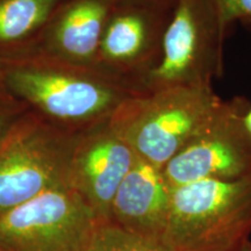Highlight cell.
<instances>
[{
	"label": "cell",
	"instance_id": "obj_15",
	"mask_svg": "<svg viewBox=\"0 0 251 251\" xmlns=\"http://www.w3.org/2000/svg\"><path fill=\"white\" fill-rule=\"evenodd\" d=\"M113 5L114 1H121L125 2V5L130 4H156V5H165V6H172L175 5V0H109Z\"/></svg>",
	"mask_w": 251,
	"mask_h": 251
},
{
	"label": "cell",
	"instance_id": "obj_5",
	"mask_svg": "<svg viewBox=\"0 0 251 251\" xmlns=\"http://www.w3.org/2000/svg\"><path fill=\"white\" fill-rule=\"evenodd\" d=\"M246 98L225 100L211 122L162 169L170 187L199 180L251 177V133Z\"/></svg>",
	"mask_w": 251,
	"mask_h": 251
},
{
	"label": "cell",
	"instance_id": "obj_10",
	"mask_svg": "<svg viewBox=\"0 0 251 251\" xmlns=\"http://www.w3.org/2000/svg\"><path fill=\"white\" fill-rule=\"evenodd\" d=\"M170 201L171 187L161 169L136 156L113 200L109 221L131 233L163 241Z\"/></svg>",
	"mask_w": 251,
	"mask_h": 251
},
{
	"label": "cell",
	"instance_id": "obj_8",
	"mask_svg": "<svg viewBox=\"0 0 251 251\" xmlns=\"http://www.w3.org/2000/svg\"><path fill=\"white\" fill-rule=\"evenodd\" d=\"M63 183V164L45 137L15 134L0 149V214Z\"/></svg>",
	"mask_w": 251,
	"mask_h": 251
},
{
	"label": "cell",
	"instance_id": "obj_4",
	"mask_svg": "<svg viewBox=\"0 0 251 251\" xmlns=\"http://www.w3.org/2000/svg\"><path fill=\"white\" fill-rule=\"evenodd\" d=\"M98 222L76 188L62 184L0 214V250L84 251Z\"/></svg>",
	"mask_w": 251,
	"mask_h": 251
},
{
	"label": "cell",
	"instance_id": "obj_13",
	"mask_svg": "<svg viewBox=\"0 0 251 251\" xmlns=\"http://www.w3.org/2000/svg\"><path fill=\"white\" fill-rule=\"evenodd\" d=\"M84 251H175L163 241L131 233L111 221H100Z\"/></svg>",
	"mask_w": 251,
	"mask_h": 251
},
{
	"label": "cell",
	"instance_id": "obj_2",
	"mask_svg": "<svg viewBox=\"0 0 251 251\" xmlns=\"http://www.w3.org/2000/svg\"><path fill=\"white\" fill-rule=\"evenodd\" d=\"M250 235L251 177L171 187L163 241L175 251H234Z\"/></svg>",
	"mask_w": 251,
	"mask_h": 251
},
{
	"label": "cell",
	"instance_id": "obj_12",
	"mask_svg": "<svg viewBox=\"0 0 251 251\" xmlns=\"http://www.w3.org/2000/svg\"><path fill=\"white\" fill-rule=\"evenodd\" d=\"M55 0H1L0 41L26 36L47 20Z\"/></svg>",
	"mask_w": 251,
	"mask_h": 251
},
{
	"label": "cell",
	"instance_id": "obj_18",
	"mask_svg": "<svg viewBox=\"0 0 251 251\" xmlns=\"http://www.w3.org/2000/svg\"><path fill=\"white\" fill-rule=\"evenodd\" d=\"M0 136H1V125H0Z\"/></svg>",
	"mask_w": 251,
	"mask_h": 251
},
{
	"label": "cell",
	"instance_id": "obj_1",
	"mask_svg": "<svg viewBox=\"0 0 251 251\" xmlns=\"http://www.w3.org/2000/svg\"><path fill=\"white\" fill-rule=\"evenodd\" d=\"M213 86H172L147 91L126 101L109 120L135 155L162 169L221 108Z\"/></svg>",
	"mask_w": 251,
	"mask_h": 251
},
{
	"label": "cell",
	"instance_id": "obj_3",
	"mask_svg": "<svg viewBox=\"0 0 251 251\" xmlns=\"http://www.w3.org/2000/svg\"><path fill=\"white\" fill-rule=\"evenodd\" d=\"M226 33L214 0H175L161 61L144 89L213 86L224 74Z\"/></svg>",
	"mask_w": 251,
	"mask_h": 251
},
{
	"label": "cell",
	"instance_id": "obj_16",
	"mask_svg": "<svg viewBox=\"0 0 251 251\" xmlns=\"http://www.w3.org/2000/svg\"><path fill=\"white\" fill-rule=\"evenodd\" d=\"M246 124H247L248 128H249V130L251 133V105H250V107H249V109H248V112L246 114Z\"/></svg>",
	"mask_w": 251,
	"mask_h": 251
},
{
	"label": "cell",
	"instance_id": "obj_7",
	"mask_svg": "<svg viewBox=\"0 0 251 251\" xmlns=\"http://www.w3.org/2000/svg\"><path fill=\"white\" fill-rule=\"evenodd\" d=\"M174 7L156 4L113 7L98 54L108 65L143 70L147 81L161 61L163 40Z\"/></svg>",
	"mask_w": 251,
	"mask_h": 251
},
{
	"label": "cell",
	"instance_id": "obj_17",
	"mask_svg": "<svg viewBox=\"0 0 251 251\" xmlns=\"http://www.w3.org/2000/svg\"><path fill=\"white\" fill-rule=\"evenodd\" d=\"M234 251H251V243L248 242L247 244H244V246L238 248V249L234 250Z\"/></svg>",
	"mask_w": 251,
	"mask_h": 251
},
{
	"label": "cell",
	"instance_id": "obj_14",
	"mask_svg": "<svg viewBox=\"0 0 251 251\" xmlns=\"http://www.w3.org/2000/svg\"><path fill=\"white\" fill-rule=\"evenodd\" d=\"M225 27L235 21L251 25V0H214Z\"/></svg>",
	"mask_w": 251,
	"mask_h": 251
},
{
	"label": "cell",
	"instance_id": "obj_11",
	"mask_svg": "<svg viewBox=\"0 0 251 251\" xmlns=\"http://www.w3.org/2000/svg\"><path fill=\"white\" fill-rule=\"evenodd\" d=\"M113 6L109 0H80L76 2L59 23V47L67 54L78 58H90L98 54Z\"/></svg>",
	"mask_w": 251,
	"mask_h": 251
},
{
	"label": "cell",
	"instance_id": "obj_6",
	"mask_svg": "<svg viewBox=\"0 0 251 251\" xmlns=\"http://www.w3.org/2000/svg\"><path fill=\"white\" fill-rule=\"evenodd\" d=\"M8 84L18 94L63 120L108 118L137 94L105 78L71 77L56 72L15 70Z\"/></svg>",
	"mask_w": 251,
	"mask_h": 251
},
{
	"label": "cell",
	"instance_id": "obj_9",
	"mask_svg": "<svg viewBox=\"0 0 251 251\" xmlns=\"http://www.w3.org/2000/svg\"><path fill=\"white\" fill-rule=\"evenodd\" d=\"M135 152L109 121L85 143L75 159V188L99 221H109L118 188L135 161Z\"/></svg>",
	"mask_w": 251,
	"mask_h": 251
}]
</instances>
